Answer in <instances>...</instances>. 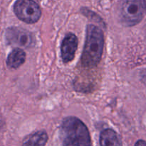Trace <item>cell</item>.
Masks as SVG:
<instances>
[{"label":"cell","instance_id":"6da1fadb","mask_svg":"<svg viewBox=\"0 0 146 146\" xmlns=\"http://www.w3.org/2000/svg\"><path fill=\"white\" fill-rule=\"evenodd\" d=\"M60 136L63 146H91L88 128L77 117H68L63 120Z\"/></svg>","mask_w":146,"mask_h":146},{"label":"cell","instance_id":"7a4b0ae2","mask_svg":"<svg viewBox=\"0 0 146 146\" xmlns=\"http://www.w3.org/2000/svg\"><path fill=\"white\" fill-rule=\"evenodd\" d=\"M102 30L94 24L88 25L86 38L81 57V63L85 67H94L101 61L104 49Z\"/></svg>","mask_w":146,"mask_h":146},{"label":"cell","instance_id":"3957f363","mask_svg":"<svg viewBox=\"0 0 146 146\" xmlns=\"http://www.w3.org/2000/svg\"><path fill=\"white\" fill-rule=\"evenodd\" d=\"M143 0H121L120 17L124 25L132 27L143 19L144 14Z\"/></svg>","mask_w":146,"mask_h":146},{"label":"cell","instance_id":"277c9868","mask_svg":"<svg viewBox=\"0 0 146 146\" xmlns=\"http://www.w3.org/2000/svg\"><path fill=\"white\" fill-rule=\"evenodd\" d=\"M14 11L20 20L28 24L36 22L41 14L39 7L33 0H17Z\"/></svg>","mask_w":146,"mask_h":146},{"label":"cell","instance_id":"5b68a950","mask_svg":"<svg viewBox=\"0 0 146 146\" xmlns=\"http://www.w3.org/2000/svg\"><path fill=\"white\" fill-rule=\"evenodd\" d=\"M6 40L9 44L28 48L34 44V38L30 31L19 27H9L5 34Z\"/></svg>","mask_w":146,"mask_h":146},{"label":"cell","instance_id":"8992f818","mask_svg":"<svg viewBox=\"0 0 146 146\" xmlns=\"http://www.w3.org/2000/svg\"><path fill=\"white\" fill-rule=\"evenodd\" d=\"M78 39L75 34L68 33L63 40L61 44V57L64 62L73 60L78 47Z\"/></svg>","mask_w":146,"mask_h":146},{"label":"cell","instance_id":"52a82bcc","mask_svg":"<svg viewBox=\"0 0 146 146\" xmlns=\"http://www.w3.org/2000/svg\"><path fill=\"white\" fill-rule=\"evenodd\" d=\"M101 146H122V141L118 133L111 129L103 130L100 135Z\"/></svg>","mask_w":146,"mask_h":146},{"label":"cell","instance_id":"ba28073f","mask_svg":"<svg viewBox=\"0 0 146 146\" xmlns=\"http://www.w3.org/2000/svg\"><path fill=\"white\" fill-rule=\"evenodd\" d=\"M26 60V53L20 48H15L9 53L7 59V64L10 68H18Z\"/></svg>","mask_w":146,"mask_h":146},{"label":"cell","instance_id":"9c48e42d","mask_svg":"<svg viewBox=\"0 0 146 146\" xmlns=\"http://www.w3.org/2000/svg\"><path fill=\"white\" fill-rule=\"evenodd\" d=\"M48 135L45 131H38L27 136L21 146H45Z\"/></svg>","mask_w":146,"mask_h":146},{"label":"cell","instance_id":"30bf717a","mask_svg":"<svg viewBox=\"0 0 146 146\" xmlns=\"http://www.w3.org/2000/svg\"><path fill=\"white\" fill-rule=\"evenodd\" d=\"M135 146H146V142L145 140H139L136 142Z\"/></svg>","mask_w":146,"mask_h":146},{"label":"cell","instance_id":"8fae6325","mask_svg":"<svg viewBox=\"0 0 146 146\" xmlns=\"http://www.w3.org/2000/svg\"><path fill=\"white\" fill-rule=\"evenodd\" d=\"M143 4H144V7H145L146 10V0H143Z\"/></svg>","mask_w":146,"mask_h":146}]
</instances>
